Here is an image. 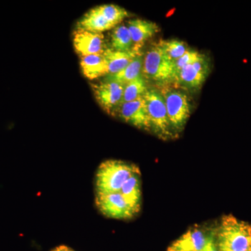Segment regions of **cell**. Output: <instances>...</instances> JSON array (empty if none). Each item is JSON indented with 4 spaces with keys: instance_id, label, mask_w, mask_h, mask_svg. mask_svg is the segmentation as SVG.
<instances>
[{
    "instance_id": "obj_7",
    "label": "cell",
    "mask_w": 251,
    "mask_h": 251,
    "mask_svg": "<svg viewBox=\"0 0 251 251\" xmlns=\"http://www.w3.org/2000/svg\"><path fill=\"white\" fill-rule=\"evenodd\" d=\"M92 88L99 105L108 113L121 105L125 86L113 81L103 80L92 85Z\"/></svg>"
},
{
    "instance_id": "obj_5",
    "label": "cell",
    "mask_w": 251,
    "mask_h": 251,
    "mask_svg": "<svg viewBox=\"0 0 251 251\" xmlns=\"http://www.w3.org/2000/svg\"><path fill=\"white\" fill-rule=\"evenodd\" d=\"M161 94L166 104L172 130L175 132L181 131L191 115V107L187 95L179 90L168 89L163 90Z\"/></svg>"
},
{
    "instance_id": "obj_1",
    "label": "cell",
    "mask_w": 251,
    "mask_h": 251,
    "mask_svg": "<svg viewBox=\"0 0 251 251\" xmlns=\"http://www.w3.org/2000/svg\"><path fill=\"white\" fill-rule=\"evenodd\" d=\"M220 251H251V225L232 215L224 216L216 232Z\"/></svg>"
},
{
    "instance_id": "obj_21",
    "label": "cell",
    "mask_w": 251,
    "mask_h": 251,
    "mask_svg": "<svg viewBox=\"0 0 251 251\" xmlns=\"http://www.w3.org/2000/svg\"><path fill=\"white\" fill-rule=\"evenodd\" d=\"M158 44L163 50L168 58L174 62L189 50L186 43L176 39L161 40Z\"/></svg>"
},
{
    "instance_id": "obj_20",
    "label": "cell",
    "mask_w": 251,
    "mask_h": 251,
    "mask_svg": "<svg viewBox=\"0 0 251 251\" xmlns=\"http://www.w3.org/2000/svg\"><path fill=\"white\" fill-rule=\"evenodd\" d=\"M95 9L115 27L128 16L126 10L115 4H103Z\"/></svg>"
},
{
    "instance_id": "obj_18",
    "label": "cell",
    "mask_w": 251,
    "mask_h": 251,
    "mask_svg": "<svg viewBox=\"0 0 251 251\" xmlns=\"http://www.w3.org/2000/svg\"><path fill=\"white\" fill-rule=\"evenodd\" d=\"M112 49L120 52H130L133 50V43L127 26L115 27L111 34Z\"/></svg>"
},
{
    "instance_id": "obj_9",
    "label": "cell",
    "mask_w": 251,
    "mask_h": 251,
    "mask_svg": "<svg viewBox=\"0 0 251 251\" xmlns=\"http://www.w3.org/2000/svg\"><path fill=\"white\" fill-rule=\"evenodd\" d=\"M119 115L124 121L140 129L148 131L151 130L146 103L143 97L133 101L121 104Z\"/></svg>"
},
{
    "instance_id": "obj_6",
    "label": "cell",
    "mask_w": 251,
    "mask_h": 251,
    "mask_svg": "<svg viewBox=\"0 0 251 251\" xmlns=\"http://www.w3.org/2000/svg\"><path fill=\"white\" fill-rule=\"evenodd\" d=\"M95 202L104 216L112 219H130L138 214L120 192L96 195Z\"/></svg>"
},
{
    "instance_id": "obj_14",
    "label": "cell",
    "mask_w": 251,
    "mask_h": 251,
    "mask_svg": "<svg viewBox=\"0 0 251 251\" xmlns=\"http://www.w3.org/2000/svg\"><path fill=\"white\" fill-rule=\"evenodd\" d=\"M80 67L82 74L90 80L108 75L106 62L103 54H92L81 57Z\"/></svg>"
},
{
    "instance_id": "obj_19",
    "label": "cell",
    "mask_w": 251,
    "mask_h": 251,
    "mask_svg": "<svg viewBox=\"0 0 251 251\" xmlns=\"http://www.w3.org/2000/svg\"><path fill=\"white\" fill-rule=\"evenodd\" d=\"M147 91L146 81L143 75H140L125 86L122 104L141 98Z\"/></svg>"
},
{
    "instance_id": "obj_15",
    "label": "cell",
    "mask_w": 251,
    "mask_h": 251,
    "mask_svg": "<svg viewBox=\"0 0 251 251\" xmlns=\"http://www.w3.org/2000/svg\"><path fill=\"white\" fill-rule=\"evenodd\" d=\"M115 27L98 12L95 8L86 13L77 23V29L102 33Z\"/></svg>"
},
{
    "instance_id": "obj_16",
    "label": "cell",
    "mask_w": 251,
    "mask_h": 251,
    "mask_svg": "<svg viewBox=\"0 0 251 251\" xmlns=\"http://www.w3.org/2000/svg\"><path fill=\"white\" fill-rule=\"evenodd\" d=\"M143 57L141 52L138 54L125 69H122L121 72L114 75H106L104 80L113 81L124 86L127 85L128 82L142 75Z\"/></svg>"
},
{
    "instance_id": "obj_11",
    "label": "cell",
    "mask_w": 251,
    "mask_h": 251,
    "mask_svg": "<svg viewBox=\"0 0 251 251\" xmlns=\"http://www.w3.org/2000/svg\"><path fill=\"white\" fill-rule=\"evenodd\" d=\"M208 236L202 229L193 227L172 243L167 251H202Z\"/></svg>"
},
{
    "instance_id": "obj_13",
    "label": "cell",
    "mask_w": 251,
    "mask_h": 251,
    "mask_svg": "<svg viewBox=\"0 0 251 251\" xmlns=\"http://www.w3.org/2000/svg\"><path fill=\"white\" fill-rule=\"evenodd\" d=\"M141 53L140 51L135 50L130 52H120L114 50L112 49H106L103 55L106 62L108 75H114L121 72L138 54Z\"/></svg>"
},
{
    "instance_id": "obj_22",
    "label": "cell",
    "mask_w": 251,
    "mask_h": 251,
    "mask_svg": "<svg viewBox=\"0 0 251 251\" xmlns=\"http://www.w3.org/2000/svg\"><path fill=\"white\" fill-rule=\"evenodd\" d=\"M202 54L199 53V52L194 50H188L187 52H186L184 55L181 56L180 58L175 62L176 75L181 69L186 67V66L190 65V64H192L193 63L196 62V61H198V59L202 57Z\"/></svg>"
},
{
    "instance_id": "obj_8",
    "label": "cell",
    "mask_w": 251,
    "mask_h": 251,
    "mask_svg": "<svg viewBox=\"0 0 251 251\" xmlns=\"http://www.w3.org/2000/svg\"><path fill=\"white\" fill-rule=\"evenodd\" d=\"M74 49L81 57L92 54H103L105 51L102 33L76 29L74 33Z\"/></svg>"
},
{
    "instance_id": "obj_12",
    "label": "cell",
    "mask_w": 251,
    "mask_h": 251,
    "mask_svg": "<svg viewBox=\"0 0 251 251\" xmlns=\"http://www.w3.org/2000/svg\"><path fill=\"white\" fill-rule=\"evenodd\" d=\"M128 30L133 43V50L140 51L145 41L159 32L160 28L156 23L143 19L128 21Z\"/></svg>"
},
{
    "instance_id": "obj_23",
    "label": "cell",
    "mask_w": 251,
    "mask_h": 251,
    "mask_svg": "<svg viewBox=\"0 0 251 251\" xmlns=\"http://www.w3.org/2000/svg\"><path fill=\"white\" fill-rule=\"evenodd\" d=\"M52 251H74L72 250V249H69L67 247H64V246H61V247H59L56 248L55 249H54Z\"/></svg>"
},
{
    "instance_id": "obj_3",
    "label": "cell",
    "mask_w": 251,
    "mask_h": 251,
    "mask_svg": "<svg viewBox=\"0 0 251 251\" xmlns=\"http://www.w3.org/2000/svg\"><path fill=\"white\" fill-rule=\"evenodd\" d=\"M142 75L155 82H165L176 79L175 62L168 58L158 44L149 49L143 57Z\"/></svg>"
},
{
    "instance_id": "obj_4",
    "label": "cell",
    "mask_w": 251,
    "mask_h": 251,
    "mask_svg": "<svg viewBox=\"0 0 251 251\" xmlns=\"http://www.w3.org/2000/svg\"><path fill=\"white\" fill-rule=\"evenodd\" d=\"M143 98L146 103L151 130L163 139L173 138V131L163 96L156 90H148Z\"/></svg>"
},
{
    "instance_id": "obj_17",
    "label": "cell",
    "mask_w": 251,
    "mask_h": 251,
    "mask_svg": "<svg viewBox=\"0 0 251 251\" xmlns=\"http://www.w3.org/2000/svg\"><path fill=\"white\" fill-rule=\"evenodd\" d=\"M120 193L125 197L137 212H139L141 206L142 191L140 173H135L126 181Z\"/></svg>"
},
{
    "instance_id": "obj_2",
    "label": "cell",
    "mask_w": 251,
    "mask_h": 251,
    "mask_svg": "<svg viewBox=\"0 0 251 251\" xmlns=\"http://www.w3.org/2000/svg\"><path fill=\"white\" fill-rule=\"evenodd\" d=\"M140 170L135 165L118 160L104 161L96 175V195L120 192L130 176Z\"/></svg>"
},
{
    "instance_id": "obj_10",
    "label": "cell",
    "mask_w": 251,
    "mask_h": 251,
    "mask_svg": "<svg viewBox=\"0 0 251 251\" xmlns=\"http://www.w3.org/2000/svg\"><path fill=\"white\" fill-rule=\"evenodd\" d=\"M208 70L206 59L202 55L196 62L181 69L175 80L189 88H198L205 80Z\"/></svg>"
}]
</instances>
